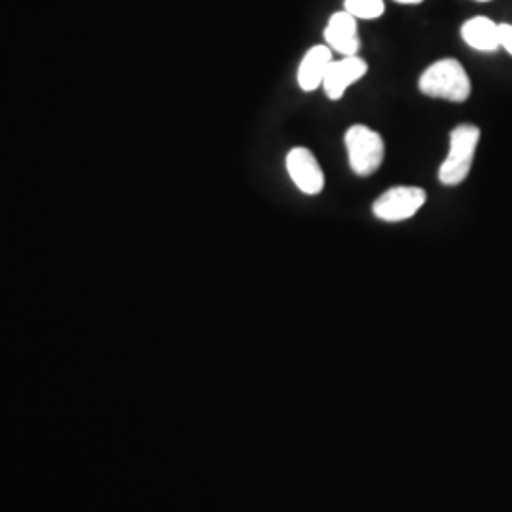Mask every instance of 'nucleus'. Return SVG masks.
<instances>
[{"label": "nucleus", "mask_w": 512, "mask_h": 512, "mask_svg": "<svg viewBox=\"0 0 512 512\" xmlns=\"http://www.w3.org/2000/svg\"><path fill=\"white\" fill-rule=\"evenodd\" d=\"M418 88L427 97L463 103L471 95V80L458 59H440L420 76Z\"/></svg>", "instance_id": "f257e3e1"}, {"label": "nucleus", "mask_w": 512, "mask_h": 512, "mask_svg": "<svg viewBox=\"0 0 512 512\" xmlns=\"http://www.w3.org/2000/svg\"><path fill=\"white\" fill-rule=\"evenodd\" d=\"M480 141V129L463 124L450 133V150L439 169V181L446 186L463 183L473 167L476 147Z\"/></svg>", "instance_id": "f03ea898"}, {"label": "nucleus", "mask_w": 512, "mask_h": 512, "mask_svg": "<svg viewBox=\"0 0 512 512\" xmlns=\"http://www.w3.org/2000/svg\"><path fill=\"white\" fill-rule=\"evenodd\" d=\"M349 167L357 177H370L384 164L385 145L380 133L366 126H351L346 131Z\"/></svg>", "instance_id": "7ed1b4c3"}, {"label": "nucleus", "mask_w": 512, "mask_h": 512, "mask_svg": "<svg viewBox=\"0 0 512 512\" xmlns=\"http://www.w3.org/2000/svg\"><path fill=\"white\" fill-rule=\"evenodd\" d=\"M425 202L427 194L420 186H395L374 202L372 213L376 219L385 222H401L412 219Z\"/></svg>", "instance_id": "20e7f679"}, {"label": "nucleus", "mask_w": 512, "mask_h": 512, "mask_svg": "<svg viewBox=\"0 0 512 512\" xmlns=\"http://www.w3.org/2000/svg\"><path fill=\"white\" fill-rule=\"evenodd\" d=\"M287 171L300 192L317 196L325 188V175L310 148L296 147L287 154Z\"/></svg>", "instance_id": "39448f33"}, {"label": "nucleus", "mask_w": 512, "mask_h": 512, "mask_svg": "<svg viewBox=\"0 0 512 512\" xmlns=\"http://www.w3.org/2000/svg\"><path fill=\"white\" fill-rule=\"evenodd\" d=\"M368 73V63L361 59L359 55H349L340 61L330 63L327 76L323 80V88L330 101L342 99L344 92L348 90L351 84L361 80Z\"/></svg>", "instance_id": "423d86ee"}, {"label": "nucleus", "mask_w": 512, "mask_h": 512, "mask_svg": "<svg viewBox=\"0 0 512 512\" xmlns=\"http://www.w3.org/2000/svg\"><path fill=\"white\" fill-rule=\"evenodd\" d=\"M325 40H327L330 50H336L344 57L357 55L361 48V40L357 33V19L348 14L346 10L332 14L327 27H325Z\"/></svg>", "instance_id": "0eeeda50"}, {"label": "nucleus", "mask_w": 512, "mask_h": 512, "mask_svg": "<svg viewBox=\"0 0 512 512\" xmlns=\"http://www.w3.org/2000/svg\"><path fill=\"white\" fill-rule=\"evenodd\" d=\"M330 63H332V50L329 46H313L308 54L304 55L298 67V86L304 92H313L323 86Z\"/></svg>", "instance_id": "6e6552de"}, {"label": "nucleus", "mask_w": 512, "mask_h": 512, "mask_svg": "<svg viewBox=\"0 0 512 512\" xmlns=\"http://www.w3.org/2000/svg\"><path fill=\"white\" fill-rule=\"evenodd\" d=\"M461 38L467 46L478 52H495L501 48L499 42V25L490 18L467 19L461 27Z\"/></svg>", "instance_id": "1a4fd4ad"}, {"label": "nucleus", "mask_w": 512, "mask_h": 512, "mask_svg": "<svg viewBox=\"0 0 512 512\" xmlns=\"http://www.w3.org/2000/svg\"><path fill=\"white\" fill-rule=\"evenodd\" d=\"M344 10L355 19H378L384 16V0H344Z\"/></svg>", "instance_id": "9d476101"}, {"label": "nucleus", "mask_w": 512, "mask_h": 512, "mask_svg": "<svg viewBox=\"0 0 512 512\" xmlns=\"http://www.w3.org/2000/svg\"><path fill=\"white\" fill-rule=\"evenodd\" d=\"M499 42H501V48H505L512 55V25L509 23L499 25Z\"/></svg>", "instance_id": "9b49d317"}, {"label": "nucleus", "mask_w": 512, "mask_h": 512, "mask_svg": "<svg viewBox=\"0 0 512 512\" xmlns=\"http://www.w3.org/2000/svg\"><path fill=\"white\" fill-rule=\"evenodd\" d=\"M395 2H399V4H421L423 0H395Z\"/></svg>", "instance_id": "f8f14e48"}, {"label": "nucleus", "mask_w": 512, "mask_h": 512, "mask_svg": "<svg viewBox=\"0 0 512 512\" xmlns=\"http://www.w3.org/2000/svg\"><path fill=\"white\" fill-rule=\"evenodd\" d=\"M478 2H488V0H478Z\"/></svg>", "instance_id": "ddd939ff"}]
</instances>
